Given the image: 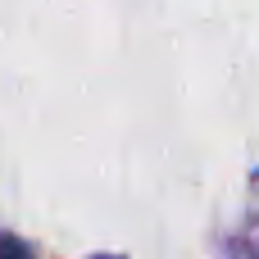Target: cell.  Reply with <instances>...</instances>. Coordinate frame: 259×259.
Returning a JSON list of instances; mask_svg holds the SVG:
<instances>
[{
  "mask_svg": "<svg viewBox=\"0 0 259 259\" xmlns=\"http://www.w3.org/2000/svg\"><path fill=\"white\" fill-rule=\"evenodd\" d=\"M96 259H118V255H96Z\"/></svg>",
  "mask_w": 259,
  "mask_h": 259,
  "instance_id": "obj_2",
  "label": "cell"
},
{
  "mask_svg": "<svg viewBox=\"0 0 259 259\" xmlns=\"http://www.w3.org/2000/svg\"><path fill=\"white\" fill-rule=\"evenodd\" d=\"M0 259H32V255H27V246H23L14 232H5V228H0Z\"/></svg>",
  "mask_w": 259,
  "mask_h": 259,
  "instance_id": "obj_1",
  "label": "cell"
}]
</instances>
